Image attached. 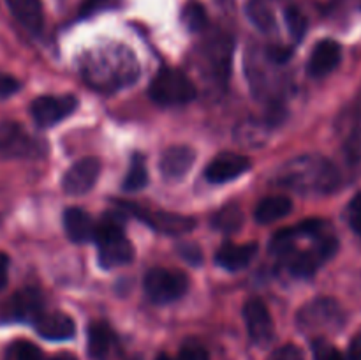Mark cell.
I'll list each match as a JSON object with an SVG mask.
<instances>
[{
  "instance_id": "6da1fadb",
  "label": "cell",
  "mask_w": 361,
  "mask_h": 360,
  "mask_svg": "<svg viewBox=\"0 0 361 360\" xmlns=\"http://www.w3.org/2000/svg\"><path fill=\"white\" fill-rule=\"evenodd\" d=\"M80 71L90 87L101 92H116L137 80L140 62L127 46L106 44L85 53Z\"/></svg>"
},
{
  "instance_id": "f1b7e54d",
  "label": "cell",
  "mask_w": 361,
  "mask_h": 360,
  "mask_svg": "<svg viewBox=\"0 0 361 360\" xmlns=\"http://www.w3.org/2000/svg\"><path fill=\"white\" fill-rule=\"evenodd\" d=\"M286 23H288L289 32L295 37V41H302L307 32V18L298 7L291 6L286 9Z\"/></svg>"
},
{
  "instance_id": "4dcf8cb0",
  "label": "cell",
  "mask_w": 361,
  "mask_h": 360,
  "mask_svg": "<svg viewBox=\"0 0 361 360\" xmlns=\"http://www.w3.org/2000/svg\"><path fill=\"white\" fill-rule=\"evenodd\" d=\"M314 360H344L342 353L324 339H317L312 344Z\"/></svg>"
},
{
  "instance_id": "ac0fdd59",
  "label": "cell",
  "mask_w": 361,
  "mask_h": 360,
  "mask_svg": "<svg viewBox=\"0 0 361 360\" xmlns=\"http://www.w3.org/2000/svg\"><path fill=\"white\" fill-rule=\"evenodd\" d=\"M257 254V244H224L219 247L217 254H215V261L221 265L226 270H242V268L249 267L250 261L256 258Z\"/></svg>"
},
{
  "instance_id": "8d00e7d4",
  "label": "cell",
  "mask_w": 361,
  "mask_h": 360,
  "mask_svg": "<svg viewBox=\"0 0 361 360\" xmlns=\"http://www.w3.org/2000/svg\"><path fill=\"white\" fill-rule=\"evenodd\" d=\"M20 81L9 74H0V97H9L14 92L20 90Z\"/></svg>"
},
{
  "instance_id": "e0dca14e",
  "label": "cell",
  "mask_w": 361,
  "mask_h": 360,
  "mask_svg": "<svg viewBox=\"0 0 361 360\" xmlns=\"http://www.w3.org/2000/svg\"><path fill=\"white\" fill-rule=\"evenodd\" d=\"M342 59V49L341 44L334 39H323L314 46L312 53L307 67H309L310 76L314 78H323L335 71V67L341 64Z\"/></svg>"
},
{
  "instance_id": "30bf717a",
  "label": "cell",
  "mask_w": 361,
  "mask_h": 360,
  "mask_svg": "<svg viewBox=\"0 0 361 360\" xmlns=\"http://www.w3.org/2000/svg\"><path fill=\"white\" fill-rule=\"evenodd\" d=\"M78 99L74 95H41L30 104V113L41 127H51L62 122L76 109Z\"/></svg>"
},
{
  "instance_id": "f35d334b",
  "label": "cell",
  "mask_w": 361,
  "mask_h": 360,
  "mask_svg": "<svg viewBox=\"0 0 361 360\" xmlns=\"http://www.w3.org/2000/svg\"><path fill=\"white\" fill-rule=\"evenodd\" d=\"M178 253L185 258L190 263H200L201 261V251L197 246H192V244H183V246L178 247Z\"/></svg>"
},
{
  "instance_id": "cb8c5ba5",
  "label": "cell",
  "mask_w": 361,
  "mask_h": 360,
  "mask_svg": "<svg viewBox=\"0 0 361 360\" xmlns=\"http://www.w3.org/2000/svg\"><path fill=\"white\" fill-rule=\"evenodd\" d=\"M247 18L254 23V27L259 28L261 32L268 34V32H274L277 27V20H275L274 9L268 6V2L264 0H249L245 6Z\"/></svg>"
},
{
  "instance_id": "f546056e",
  "label": "cell",
  "mask_w": 361,
  "mask_h": 360,
  "mask_svg": "<svg viewBox=\"0 0 361 360\" xmlns=\"http://www.w3.org/2000/svg\"><path fill=\"white\" fill-rule=\"evenodd\" d=\"M345 161L356 172H361V129L351 134L348 141H345L344 147Z\"/></svg>"
},
{
  "instance_id": "44dd1931",
  "label": "cell",
  "mask_w": 361,
  "mask_h": 360,
  "mask_svg": "<svg viewBox=\"0 0 361 360\" xmlns=\"http://www.w3.org/2000/svg\"><path fill=\"white\" fill-rule=\"evenodd\" d=\"M6 4L21 27L30 30L32 34H39L42 30L44 11L41 0H6Z\"/></svg>"
},
{
  "instance_id": "74e56055",
  "label": "cell",
  "mask_w": 361,
  "mask_h": 360,
  "mask_svg": "<svg viewBox=\"0 0 361 360\" xmlns=\"http://www.w3.org/2000/svg\"><path fill=\"white\" fill-rule=\"evenodd\" d=\"M113 2H116V0H83L80 11H81V14H83V16H88V14L97 13V11H101V9H104V7L111 6Z\"/></svg>"
},
{
  "instance_id": "603a6c76",
  "label": "cell",
  "mask_w": 361,
  "mask_h": 360,
  "mask_svg": "<svg viewBox=\"0 0 361 360\" xmlns=\"http://www.w3.org/2000/svg\"><path fill=\"white\" fill-rule=\"evenodd\" d=\"M113 342H115V334L106 323L94 321L88 327V353L92 359H104L113 348Z\"/></svg>"
},
{
  "instance_id": "3957f363",
  "label": "cell",
  "mask_w": 361,
  "mask_h": 360,
  "mask_svg": "<svg viewBox=\"0 0 361 360\" xmlns=\"http://www.w3.org/2000/svg\"><path fill=\"white\" fill-rule=\"evenodd\" d=\"M95 244H97L99 263L104 268L122 267L133 261L134 247L123 233L120 222L113 219H102L95 226Z\"/></svg>"
},
{
  "instance_id": "ab89813d",
  "label": "cell",
  "mask_w": 361,
  "mask_h": 360,
  "mask_svg": "<svg viewBox=\"0 0 361 360\" xmlns=\"http://www.w3.org/2000/svg\"><path fill=\"white\" fill-rule=\"evenodd\" d=\"M7 279H9V256L0 253V292L7 286Z\"/></svg>"
},
{
  "instance_id": "4316f807",
  "label": "cell",
  "mask_w": 361,
  "mask_h": 360,
  "mask_svg": "<svg viewBox=\"0 0 361 360\" xmlns=\"http://www.w3.org/2000/svg\"><path fill=\"white\" fill-rule=\"evenodd\" d=\"M235 140L243 147H261L267 141V129L257 122H245L235 131Z\"/></svg>"
},
{
  "instance_id": "d4e9b609",
  "label": "cell",
  "mask_w": 361,
  "mask_h": 360,
  "mask_svg": "<svg viewBox=\"0 0 361 360\" xmlns=\"http://www.w3.org/2000/svg\"><path fill=\"white\" fill-rule=\"evenodd\" d=\"M243 222V214L242 208L238 205H224L222 208H219L214 215H212V226L221 232L233 233L236 229H240Z\"/></svg>"
},
{
  "instance_id": "7402d4cb",
  "label": "cell",
  "mask_w": 361,
  "mask_h": 360,
  "mask_svg": "<svg viewBox=\"0 0 361 360\" xmlns=\"http://www.w3.org/2000/svg\"><path fill=\"white\" fill-rule=\"evenodd\" d=\"M293 210V201L284 194H274V196L263 198L257 203L254 217L261 224H271L275 221L284 219Z\"/></svg>"
},
{
  "instance_id": "52a82bcc",
  "label": "cell",
  "mask_w": 361,
  "mask_h": 360,
  "mask_svg": "<svg viewBox=\"0 0 361 360\" xmlns=\"http://www.w3.org/2000/svg\"><path fill=\"white\" fill-rule=\"evenodd\" d=\"M338 242L334 235H321L310 249L293 253L289 256V268L298 277H310L317 268L337 253Z\"/></svg>"
},
{
  "instance_id": "83f0119b",
  "label": "cell",
  "mask_w": 361,
  "mask_h": 360,
  "mask_svg": "<svg viewBox=\"0 0 361 360\" xmlns=\"http://www.w3.org/2000/svg\"><path fill=\"white\" fill-rule=\"evenodd\" d=\"M183 23L189 27V30L192 32H200L203 30L204 27H207L208 23V16H207V11H204L203 6H200V4H189V6H185V9H183Z\"/></svg>"
},
{
  "instance_id": "8fae6325",
  "label": "cell",
  "mask_w": 361,
  "mask_h": 360,
  "mask_svg": "<svg viewBox=\"0 0 361 360\" xmlns=\"http://www.w3.org/2000/svg\"><path fill=\"white\" fill-rule=\"evenodd\" d=\"M127 205V203H126ZM126 210H130L134 215L143 219L148 226L159 233H166V235H185V233L192 232L196 228V219L189 217V215L175 214V212H143L136 207V205H127Z\"/></svg>"
},
{
  "instance_id": "277c9868",
  "label": "cell",
  "mask_w": 361,
  "mask_h": 360,
  "mask_svg": "<svg viewBox=\"0 0 361 360\" xmlns=\"http://www.w3.org/2000/svg\"><path fill=\"white\" fill-rule=\"evenodd\" d=\"M150 97L161 106H180L196 99V85L178 69H162L152 80Z\"/></svg>"
},
{
  "instance_id": "4fadbf2b",
  "label": "cell",
  "mask_w": 361,
  "mask_h": 360,
  "mask_svg": "<svg viewBox=\"0 0 361 360\" xmlns=\"http://www.w3.org/2000/svg\"><path fill=\"white\" fill-rule=\"evenodd\" d=\"M243 320H245L249 337L256 344L263 346L274 339V320L267 304L261 299H249L243 306Z\"/></svg>"
},
{
  "instance_id": "7c38bea8",
  "label": "cell",
  "mask_w": 361,
  "mask_h": 360,
  "mask_svg": "<svg viewBox=\"0 0 361 360\" xmlns=\"http://www.w3.org/2000/svg\"><path fill=\"white\" fill-rule=\"evenodd\" d=\"M99 173H101V161L97 157L80 159L63 175L62 189L71 196L87 194L97 182Z\"/></svg>"
},
{
  "instance_id": "836d02e7",
  "label": "cell",
  "mask_w": 361,
  "mask_h": 360,
  "mask_svg": "<svg viewBox=\"0 0 361 360\" xmlns=\"http://www.w3.org/2000/svg\"><path fill=\"white\" fill-rule=\"evenodd\" d=\"M348 219L351 228L361 236V193L356 194L348 207Z\"/></svg>"
},
{
  "instance_id": "484cf974",
  "label": "cell",
  "mask_w": 361,
  "mask_h": 360,
  "mask_svg": "<svg viewBox=\"0 0 361 360\" xmlns=\"http://www.w3.org/2000/svg\"><path fill=\"white\" fill-rule=\"evenodd\" d=\"M148 184V172L145 161L141 155H134L133 162H130L129 169H127V175L123 179V189L127 193H134V191L143 189Z\"/></svg>"
},
{
  "instance_id": "e575fe53",
  "label": "cell",
  "mask_w": 361,
  "mask_h": 360,
  "mask_svg": "<svg viewBox=\"0 0 361 360\" xmlns=\"http://www.w3.org/2000/svg\"><path fill=\"white\" fill-rule=\"evenodd\" d=\"M293 55V49L288 48V46H282V44H271L268 46L267 49V56L271 60L274 64L277 66H282V64L288 62Z\"/></svg>"
},
{
  "instance_id": "5b68a950",
  "label": "cell",
  "mask_w": 361,
  "mask_h": 360,
  "mask_svg": "<svg viewBox=\"0 0 361 360\" xmlns=\"http://www.w3.org/2000/svg\"><path fill=\"white\" fill-rule=\"evenodd\" d=\"M189 289V279L178 270L155 267L145 275V292L154 302L169 304L182 299Z\"/></svg>"
},
{
  "instance_id": "7a4b0ae2",
  "label": "cell",
  "mask_w": 361,
  "mask_h": 360,
  "mask_svg": "<svg viewBox=\"0 0 361 360\" xmlns=\"http://www.w3.org/2000/svg\"><path fill=\"white\" fill-rule=\"evenodd\" d=\"M341 182V173L331 161L317 154H303L281 166L275 184L302 194H328Z\"/></svg>"
},
{
  "instance_id": "7bdbcfd3",
  "label": "cell",
  "mask_w": 361,
  "mask_h": 360,
  "mask_svg": "<svg viewBox=\"0 0 361 360\" xmlns=\"http://www.w3.org/2000/svg\"><path fill=\"white\" fill-rule=\"evenodd\" d=\"M155 360H171V356L166 355V353H161V355H159Z\"/></svg>"
},
{
  "instance_id": "8992f818",
  "label": "cell",
  "mask_w": 361,
  "mask_h": 360,
  "mask_svg": "<svg viewBox=\"0 0 361 360\" xmlns=\"http://www.w3.org/2000/svg\"><path fill=\"white\" fill-rule=\"evenodd\" d=\"M298 325L302 330H334L344 323L341 306L331 299H316L300 309Z\"/></svg>"
},
{
  "instance_id": "9c48e42d",
  "label": "cell",
  "mask_w": 361,
  "mask_h": 360,
  "mask_svg": "<svg viewBox=\"0 0 361 360\" xmlns=\"http://www.w3.org/2000/svg\"><path fill=\"white\" fill-rule=\"evenodd\" d=\"M42 295L35 288H23L6 302H0V321H30L42 313Z\"/></svg>"
},
{
  "instance_id": "b9f144b4",
  "label": "cell",
  "mask_w": 361,
  "mask_h": 360,
  "mask_svg": "<svg viewBox=\"0 0 361 360\" xmlns=\"http://www.w3.org/2000/svg\"><path fill=\"white\" fill-rule=\"evenodd\" d=\"M51 360H78L73 353H56Z\"/></svg>"
},
{
  "instance_id": "ffe728a7",
  "label": "cell",
  "mask_w": 361,
  "mask_h": 360,
  "mask_svg": "<svg viewBox=\"0 0 361 360\" xmlns=\"http://www.w3.org/2000/svg\"><path fill=\"white\" fill-rule=\"evenodd\" d=\"M231 52H233V41L228 35H217V37H212L210 42H207L204 46V62L214 69V74L217 78L224 80L226 74L229 71V60H231Z\"/></svg>"
},
{
  "instance_id": "60d3db41",
  "label": "cell",
  "mask_w": 361,
  "mask_h": 360,
  "mask_svg": "<svg viewBox=\"0 0 361 360\" xmlns=\"http://www.w3.org/2000/svg\"><path fill=\"white\" fill-rule=\"evenodd\" d=\"M349 360H361V332L353 337L349 344Z\"/></svg>"
},
{
  "instance_id": "d590c367",
  "label": "cell",
  "mask_w": 361,
  "mask_h": 360,
  "mask_svg": "<svg viewBox=\"0 0 361 360\" xmlns=\"http://www.w3.org/2000/svg\"><path fill=\"white\" fill-rule=\"evenodd\" d=\"M270 360H305L303 359V352L295 344H284L274 352Z\"/></svg>"
},
{
  "instance_id": "1f68e13d",
  "label": "cell",
  "mask_w": 361,
  "mask_h": 360,
  "mask_svg": "<svg viewBox=\"0 0 361 360\" xmlns=\"http://www.w3.org/2000/svg\"><path fill=\"white\" fill-rule=\"evenodd\" d=\"M13 349L16 360H42V352L30 341H18Z\"/></svg>"
},
{
  "instance_id": "d6986e66",
  "label": "cell",
  "mask_w": 361,
  "mask_h": 360,
  "mask_svg": "<svg viewBox=\"0 0 361 360\" xmlns=\"http://www.w3.org/2000/svg\"><path fill=\"white\" fill-rule=\"evenodd\" d=\"M95 222L88 212L80 207H71L63 212V229L73 242H88L95 236Z\"/></svg>"
},
{
  "instance_id": "2e32d148",
  "label": "cell",
  "mask_w": 361,
  "mask_h": 360,
  "mask_svg": "<svg viewBox=\"0 0 361 360\" xmlns=\"http://www.w3.org/2000/svg\"><path fill=\"white\" fill-rule=\"evenodd\" d=\"M34 327L41 337L49 339V341H67L76 334V325H74L73 318L60 311H53V313L42 311L35 318Z\"/></svg>"
},
{
  "instance_id": "5bb4252c",
  "label": "cell",
  "mask_w": 361,
  "mask_h": 360,
  "mask_svg": "<svg viewBox=\"0 0 361 360\" xmlns=\"http://www.w3.org/2000/svg\"><path fill=\"white\" fill-rule=\"evenodd\" d=\"M250 169V159L242 154L224 152L208 162L204 176L212 184H224L233 179H238Z\"/></svg>"
},
{
  "instance_id": "9a60e30c",
  "label": "cell",
  "mask_w": 361,
  "mask_h": 360,
  "mask_svg": "<svg viewBox=\"0 0 361 360\" xmlns=\"http://www.w3.org/2000/svg\"><path fill=\"white\" fill-rule=\"evenodd\" d=\"M196 161V150L189 145H173L168 147L161 155L159 161V169L162 176L169 180H178L189 173Z\"/></svg>"
},
{
  "instance_id": "ba28073f",
  "label": "cell",
  "mask_w": 361,
  "mask_h": 360,
  "mask_svg": "<svg viewBox=\"0 0 361 360\" xmlns=\"http://www.w3.org/2000/svg\"><path fill=\"white\" fill-rule=\"evenodd\" d=\"M39 143L18 122H0V157H37Z\"/></svg>"
},
{
  "instance_id": "d6a6232c",
  "label": "cell",
  "mask_w": 361,
  "mask_h": 360,
  "mask_svg": "<svg viewBox=\"0 0 361 360\" xmlns=\"http://www.w3.org/2000/svg\"><path fill=\"white\" fill-rule=\"evenodd\" d=\"M178 360H210L208 352L200 342H187L182 346L178 353Z\"/></svg>"
}]
</instances>
